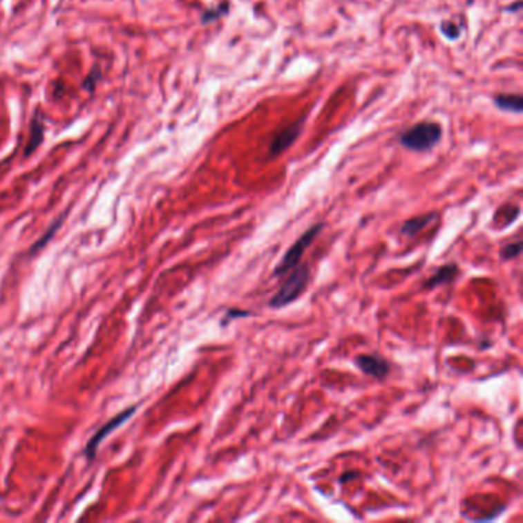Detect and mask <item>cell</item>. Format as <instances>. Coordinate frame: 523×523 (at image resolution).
I'll return each instance as SVG.
<instances>
[{"label":"cell","instance_id":"cell-8","mask_svg":"<svg viewBox=\"0 0 523 523\" xmlns=\"http://www.w3.org/2000/svg\"><path fill=\"white\" fill-rule=\"evenodd\" d=\"M459 267L456 263H448L444 264L442 267H439L433 275L428 278V281L424 284V289L427 290H433L436 287H441V285L450 284L455 281V278L459 275Z\"/></svg>","mask_w":523,"mask_h":523},{"label":"cell","instance_id":"cell-3","mask_svg":"<svg viewBox=\"0 0 523 523\" xmlns=\"http://www.w3.org/2000/svg\"><path fill=\"white\" fill-rule=\"evenodd\" d=\"M324 227H325L324 222H316V225H312L309 229H307L305 232L287 249V252L284 254L281 261L275 266L272 276L281 278L285 274H289V272L294 269L296 264H299L305 250L312 246V243L316 240V236L323 232Z\"/></svg>","mask_w":523,"mask_h":523},{"label":"cell","instance_id":"cell-12","mask_svg":"<svg viewBox=\"0 0 523 523\" xmlns=\"http://www.w3.org/2000/svg\"><path fill=\"white\" fill-rule=\"evenodd\" d=\"M522 241H517V243H510L506 244V246H504L500 249V258L504 261H510V260H514V258H517L520 254H522Z\"/></svg>","mask_w":523,"mask_h":523},{"label":"cell","instance_id":"cell-7","mask_svg":"<svg viewBox=\"0 0 523 523\" xmlns=\"http://www.w3.org/2000/svg\"><path fill=\"white\" fill-rule=\"evenodd\" d=\"M437 218H439V213L435 211L425 215H419V217H413L403 222L399 229V232L403 236H407V238H413V236H416L417 234H421L424 229H427L430 225H433Z\"/></svg>","mask_w":523,"mask_h":523},{"label":"cell","instance_id":"cell-4","mask_svg":"<svg viewBox=\"0 0 523 523\" xmlns=\"http://www.w3.org/2000/svg\"><path fill=\"white\" fill-rule=\"evenodd\" d=\"M353 362L365 376H370V378H374L378 381H386L387 376L390 374V370H392L388 361L382 358L378 353L358 354Z\"/></svg>","mask_w":523,"mask_h":523},{"label":"cell","instance_id":"cell-17","mask_svg":"<svg viewBox=\"0 0 523 523\" xmlns=\"http://www.w3.org/2000/svg\"><path fill=\"white\" fill-rule=\"evenodd\" d=\"M520 8H522V2H520V0H517V3L513 5V6H508L506 11H519Z\"/></svg>","mask_w":523,"mask_h":523},{"label":"cell","instance_id":"cell-9","mask_svg":"<svg viewBox=\"0 0 523 523\" xmlns=\"http://www.w3.org/2000/svg\"><path fill=\"white\" fill-rule=\"evenodd\" d=\"M44 137H45L44 118H41V115L37 113L31 122L30 138H28L26 146H25V157H30L34 151L39 149V146L44 143Z\"/></svg>","mask_w":523,"mask_h":523},{"label":"cell","instance_id":"cell-14","mask_svg":"<svg viewBox=\"0 0 523 523\" xmlns=\"http://www.w3.org/2000/svg\"><path fill=\"white\" fill-rule=\"evenodd\" d=\"M100 77H102L100 69H99V68H94L93 71H91L89 75L85 79V82H83V88H85V89H89L91 93H93L94 88H95V85H97V82L100 80Z\"/></svg>","mask_w":523,"mask_h":523},{"label":"cell","instance_id":"cell-5","mask_svg":"<svg viewBox=\"0 0 523 523\" xmlns=\"http://www.w3.org/2000/svg\"><path fill=\"white\" fill-rule=\"evenodd\" d=\"M135 410H137V407L134 406V407H129L128 410L122 411L120 415H117V416L113 417V419H111L109 422L104 424L103 427H102L99 431H97V433H95L93 437H91V441L88 442L86 448H85V455H86V457H88L89 460H93V459L95 457L97 447H99V445H100V442L103 441V439L106 437V436L111 433V431L115 430V428L118 427V425H122L124 421H128L129 417H131L132 415H134V411H135Z\"/></svg>","mask_w":523,"mask_h":523},{"label":"cell","instance_id":"cell-2","mask_svg":"<svg viewBox=\"0 0 523 523\" xmlns=\"http://www.w3.org/2000/svg\"><path fill=\"white\" fill-rule=\"evenodd\" d=\"M442 138V126L435 122H422L407 129L399 137V143L410 151L425 152L433 149Z\"/></svg>","mask_w":523,"mask_h":523},{"label":"cell","instance_id":"cell-10","mask_svg":"<svg viewBox=\"0 0 523 523\" xmlns=\"http://www.w3.org/2000/svg\"><path fill=\"white\" fill-rule=\"evenodd\" d=\"M494 104L506 113L520 114L523 109V99L519 94H499L494 95Z\"/></svg>","mask_w":523,"mask_h":523},{"label":"cell","instance_id":"cell-11","mask_svg":"<svg viewBox=\"0 0 523 523\" xmlns=\"http://www.w3.org/2000/svg\"><path fill=\"white\" fill-rule=\"evenodd\" d=\"M229 10H230V5L227 2H222L218 6H215V8H209V10L203 11V14H201V23H203V25L212 23V22H215V20H218L220 17L226 16Z\"/></svg>","mask_w":523,"mask_h":523},{"label":"cell","instance_id":"cell-13","mask_svg":"<svg viewBox=\"0 0 523 523\" xmlns=\"http://www.w3.org/2000/svg\"><path fill=\"white\" fill-rule=\"evenodd\" d=\"M252 315H254V313H252V312H250V310L230 309V310H227V312H226L225 319H222V321H221V325H222V327H225V325H227V323H230V321H234V319H238V318H249V316H252Z\"/></svg>","mask_w":523,"mask_h":523},{"label":"cell","instance_id":"cell-1","mask_svg":"<svg viewBox=\"0 0 523 523\" xmlns=\"http://www.w3.org/2000/svg\"><path fill=\"white\" fill-rule=\"evenodd\" d=\"M310 284V267L307 264H296V266L290 270V275L287 280L283 283L280 290L269 299V309H284V307L295 303L298 298L304 295Z\"/></svg>","mask_w":523,"mask_h":523},{"label":"cell","instance_id":"cell-16","mask_svg":"<svg viewBox=\"0 0 523 523\" xmlns=\"http://www.w3.org/2000/svg\"><path fill=\"white\" fill-rule=\"evenodd\" d=\"M60 222H61V220H57V221H55V225L51 227V230H50V232H48L45 236H44V238H41L40 240V243H37L36 244V246H34L32 247V252H34V250H37V249H41V247H44L45 246V244L48 243V240H50L51 238V236L55 234V230H57L59 229V226H60Z\"/></svg>","mask_w":523,"mask_h":523},{"label":"cell","instance_id":"cell-6","mask_svg":"<svg viewBox=\"0 0 523 523\" xmlns=\"http://www.w3.org/2000/svg\"><path fill=\"white\" fill-rule=\"evenodd\" d=\"M303 126H304V118H299L298 122L289 124L287 128H284L281 132H278V134L274 137V140H272L270 143V149H269L270 155L276 157V155H281L284 151H287L290 146L298 140V137L301 135Z\"/></svg>","mask_w":523,"mask_h":523},{"label":"cell","instance_id":"cell-15","mask_svg":"<svg viewBox=\"0 0 523 523\" xmlns=\"http://www.w3.org/2000/svg\"><path fill=\"white\" fill-rule=\"evenodd\" d=\"M441 30L444 32L445 37H448L451 40H456L460 36V26H456L455 23H448V22H442Z\"/></svg>","mask_w":523,"mask_h":523}]
</instances>
